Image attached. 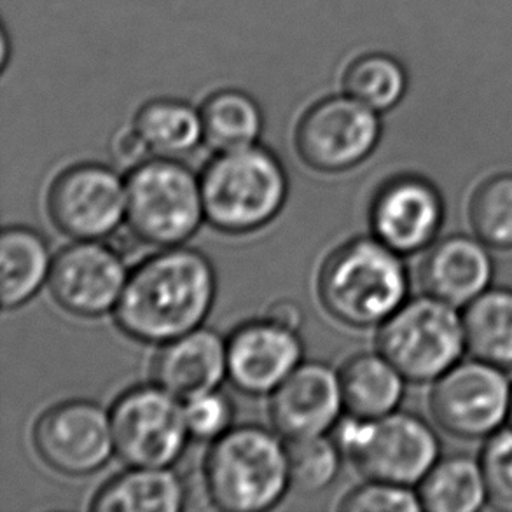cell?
I'll list each match as a JSON object with an SVG mask.
<instances>
[{"mask_svg":"<svg viewBox=\"0 0 512 512\" xmlns=\"http://www.w3.org/2000/svg\"><path fill=\"white\" fill-rule=\"evenodd\" d=\"M151 373L158 387L182 402L208 394L228 376V341L198 327L161 345Z\"/></svg>","mask_w":512,"mask_h":512,"instance_id":"e0dca14e","label":"cell"},{"mask_svg":"<svg viewBox=\"0 0 512 512\" xmlns=\"http://www.w3.org/2000/svg\"><path fill=\"white\" fill-rule=\"evenodd\" d=\"M465 346L474 359L512 371V291L488 289L464 306Z\"/></svg>","mask_w":512,"mask_h":512,"instance_id":"7402d4cb","label":"cell"},{"mask_svg":"<svg viewBox=\"0 0 512 512\" xmlns=\"http://www.w3.org/2000/svg\"><path fill=\"white\" fill-rule=\"evenodd\" d=\"M184 413L189 436L198 441L214 443L215 439L231 429L233 406L219 390H212L184 402Z\"/></svg>","mask_w":512,"mask_h":512,"instance_id":"4dcf8cb0","label":"cell"},{"mask_svg":"<svg viewBox=\"0 0 512 512\" xmlns=\"http://www.w3.org/2000/svg\"><path fill=\"white\" fill-rule=\"evenodd\" d=\"M493 263L488 245L476 236H450L430 245L420 266L423 291L460 308L488 291Z\"/></svg>","mask_w":512,"mask_h":512,"instance_id":"ac0fdd59","label":"cell"},{"mask_svg":"<svg viewBox=\"0 0 512 512\" xmlns=\"http://www.w3.org/2000/svg\"><path fill=\"white\" fill-rule=\"evenodd\" d=\"M200 116L203 139L217 153L256 146L263 130L259 105L242 91L215 93L203 105Z\"/></svg>","mask_w":512,"mask_h":512,"instance_id":"cb8c5ba5","label":"cell"},{"mask_svg":"<svg viewBox=\"0 0 512 512\" xmlns=\"http://www.w3.org/2000/svg\"><path fill=\"white\" fill-rule=\"evenodd\" d=\"M404 376L381 353H362L341 367V395L353 418L373 420L394 413L404 395Z\"/></svg>","mask_w":512,"mask_h":512,"instance_id":"ffe728a7","label":"cell"},{"mask_svg":"<svg viewBox=\"0 0 512 512\" xmlns=\"http://www.w3.org/2000/svg\"><path fill=\"white\" fill-rule=\"evenodd\" d=\"M380 121L355 98L334 97L313 105L301 119L296 147L301 160L319 172H346L373 153Z\"/></svg>","mask_w":512,"mask_h":512,"instance_id":"30bf717a","label":"cell"},{"mask_svg":"<svg viewBox=\"0 0 512 512\" xmlns=\"http://www.w3.org/2000/svg\"><path fill=\"white\" fill-rule=\"evenodd\" d=\"M301 359L298 333L268 319L238 327L228 340V378L245 394H273Z\"/></svg>","mask_w":512,"mask_h":512,"instance_id":"9a60e30c","label":"cell"},{"mask_svg":"<svg viewBox=\"0 0 512 512\" xmlns=\"http://www.w3.org/2000/svg\"><path fill=\"white\" fill-rule=\"evenodd\" d=\"M215 289L214 266L207 257L182 245L170 247L130 273L114 317L133 340L165 345L205 322Z\"/></svg>","mask_w":512,"mask_h":512,"instance_id":"6da1fadb","label":"cell"},{"mask_svg":"<svg viewBox=\"0 0 512 512\" xmlns=\"http://www.w3.org/2000/svg\"><path fill=\"white\" fill-rule=\"evenodd\" d=\"M128 277L116 250L98 240L77 242L53 259L49 292L65 312L95 319L116 310Z\"/></svg>","mask_w":512,"mask_h":512,"instance_id":"4fadbf2b","label":"cell"},{"mask_svg":"<svg viewBox=\"0 0 512 512\" xmlns=\"http://www.w3.org/2000/svg\"><path fill=\"white\" fill-rule=\"evenodd\" d=\"M135 128L151 151L161 154L189 153L203 139L200 114L177 100H154L144 105Z\"/></svg>","mask_w":512,"mask_h":512,"instance_id":"d4e9b609","label":"cell"},{"mask_svg":"<svg viewBox=\"0 0 512 512\" xmlns=\"http://www.w3.org/2000/svg\"><path fill=\"white\" fill-rule=\"evenodd\" d=\"M34 446L55 471L67 476L91 474L116 453L111 415L95 402L56 404L35 423Z\"/></svg>","mask_w":512,"mask_h":512,"instance_id":"7c38bea8","label":"cell"},{"mask_svg":"<svg viewBox=\"0 0 512 512\" xmlns=\"http://www.w3.org/2000/svg\"><path fill=\"white\" fill-rule=\"evenodd\" d=\"M369 217L376 240L401 256H411L434 243L443 226V198L429 180L401 175L380 187Z\"/></svg>","mask_w":512,"mask_h":512,"instance_id":"5bb4252c","label":"cell"},{"mask_svg":"<svg viewBox=\"0 0 512 512\" xmlns=\"http://www.w3.org/2000/svg\"><path fill=\"white\" fill-rule=\"evenodd\" d=\"M416 495L422 511L429 512H474L488 502L479 460L464 455L437 460Z\"/></svg>","mask_w":512,"mask_h":512,"instance_id":"603a6c76","label":"cell"},{"mask_svg":"<svg viewBox=\"0 0 512 512\" xmlns=\"http://www.w3.org/2000/svg\"><path fill=\"white\" fill-rule=\"evenodd\" d=\"M378 350L413 383H429L462 359L464 322L455 306L425 294L411 299L380 326Z\"/></svg>","mask_w":512,"mask_h":512,"instance_id":"8992f818","label":"cell"},{"mask_svg":"<svg viewBox=\"0 0 512 512\" xmlns=\"http://www.w3.org/2000/svg\"><path fill=\"white\" fill-rule=\"evenodd\" d=\"M345 90L373 111H387L404 95L406 76L390 56H360L346 70Z\"/></svg>","mask_w":512,"mask_h":512,"instance_id":"4316f807","label":"cell"},{"mask_svg":"<svg viewBox=\"0 0 512 512\" xmlns=\"http://www.w3.org/2000/svg\"><path fill=\"white\" fill-rule=\"evenodd\" d=\"M289 479L301 493H319L331 486L340 472L341 453L338 443L324 436L303 437L287 441Z\"/></svg>","mask_w":512,"mask_h":512,"instance_id":"83f0119b","label":"cell"},{"mask_svg":"<svg viewBox=\"0 0 512 512\" xmlns=\"http://www.w3.org/2000/svg\"><path fill=\"white\" fill-rule=\"evenodd\" d=\"M51 221L76 242L111 236L126 221V182L102 165H77L60 173L48 193Z\"/></svg>","mask_w":512,"mask_h":512,"instance_id":"8fae6325","label":"cell"},{"mask_svg":"<svg viewBox=\"0 0 512 512\" xmlns=\"http://www.w3.org/2000/svg\"><path fill=\"white\" fill-rule=\"evenodd\" d=\"M341 511L350 512H416L422 504L409 486L371 481L346 495Z\"/></svg>","mask_w":512,"mask_h":512,"instance_id":"f546056e","label":"cell"},{"mask_svg":"<svg viewBox=\"0 0 512 512\" xmlns=\"http://www.w3.org/2000/svg\"><path fill=\"white\" fill-rule=\"evenodd\" d=\"M53 268L48 243L34 229L13 226L0 238V299L6 310L25 305L41 291Z\"/></svg>","mask_w":512,"mask_h":512,"instance_id":"d6986e66","label":"cell"},{"mask_svg":"<svg viewBox=\"0 0 512 512\" xmlns=\"http://www.w3.org/2000/svg\"><path fill=\"white\" fill-rule=\"evenodd\" d=\"M186 504V488L170 467H132L107 483L93 499L100 512H177Z\"/></svg>","mask_w":512,"mask_h":512,"instance_id":"44dd1931","label":"cell"},{"mask_svg":"<svg viewBox=\"0 0 512 512\" xmlns=\"http://www.w3.org/2000/svg\"><path fill=\"white\" fill-rule=\"evenodd\" d=\"M336 443L362 476L392 485H418L439 460L434 430L408 413L362 420L350 416L338 427Z\"/></svg>","mask_w":512,"mask_h":512,"instance_id":"52a82bcc","label":"cell"},{"mask_svg":"<svg viewBox=\"0 0 512 512\" xmlns=\"http://www.w3.org/2000/svg\"><path fill=\"white\" fill-rule=\"evenodd\" d=\"M507 422L512 427V387H511V399H509V415H507Z\"/></svg>","mask_w":512,"mask_h":512,"instance_id":"836d02e7","label":"cell"},{"mask_svg":"<svg viewBox=\"0 0 512 512\" xmlns=\"http://www.w3.org/2000/svg\"><path fill=\"white\" fill-rule=\"evenodd\" d=\"M472 233L492 249H512V173L483 180L469 201Z\"/></svg>","mask_w":512,"mask_h":512,"instance_id":"484cf974","label":"cell"},{"mask_svg":"<svg viewBox=\"0 0 512 512\" xmlns=\"http://www.w3.org/2000/svg\"><path fill=\"white\" fill-rule=\"evenodd\" d=\"M205 219L201 179L173 160L144 161L126 179V224L140 242L180 247Z\"/></svg>","mask_w":512,"mask_h":512,"instance_id":"5b68a950","label":"cell"},{"mask_svg":"<svg viewBox=\"0 0 512 512\" xmlns=\"http://www.w3.org/2000/svg\"><path fill=\"white\" fill-rule=\"evenodd\" d=\"M149 153H151V147L147 144L146 139L137 132L135 126L130 130L116 133V137L112 139V160L116 161L118 167L128 168L130 172L147 161Z\"/></svg>","mask_w":512,"mask_h":512,"instance_id":"1f68e13d","label":"cell"},{"mask_svg":"<svg viewBox=\"0 0 512 512\" xmlns=\"http://www.w3.org/2000/svg\"><path fill=\"white\" fill-rule=\"evenodd\" d=\"M479 465L488 504L499 511L512 512V427L488 437Z\"/></svg>","mask_w":512,"mask_h":512,"instance_id":"f1b7e54d","label":"cell"},{"mask_svg":"<svg viewBox=\"0 0 512 512\" xmlns=\"http://www.w3.org/2000/svg\"><path fill=\"white\" fill-rule=\"evenodd\" d=\"M111 420L116 455L130 467H170L191 437L184 402L156 383L119 397Z\"/></svg>","mask_w":512,"mask_h":512,"instance_id":"ba28073f","label":"cell"},{"mask_svg":"<svg viewBox=\"0 0 512 512\" xmlns=\"http://www.w3.org/2000/svg\"><path fill=\"white\" fill-rule=\"evenodd\" d=\"M345 409L340 373L326 364H299L271 394V422L287 441L324 436Z\"/></svg>","mask_w":512,"mask_h":512,"instance_id":"2e32d148","label":"cell"},{"mask_svg":"<svg viewBox=\"0 0 512 512\" xmlns=\"http://www.w3.org/2000/svg\"><path fill=\"white\" fill-rule=\"evenodd\" d=\"M205 483L222 511H268L291 486L287 446L261 427L229 429L208 451Z\"/></svg>","mask_w":512,"mask_h":512,"instance_id":"277c9868","label":"cell"},{"mask_svg":"<svg viewBox=\"0 0 512 512\" xmlns=\"http://www.w3.org/2000/svg\"><path fill=\"white\" fill-rule=\"evenodd\" d=\"M322 305L346 326H381L408 298L401 254L376 238H357L327 257L319 275Z\"/></svg>","mask_w":512,"mask_h":512,"instance_id":"7a4b0ae2","label":"cell"},{"mask_svg":"<svg viewBox=\"0 0 512 512\" xmlns=\"http://www.w3.org/2000/svg\"><path fill=\"white\" fill-rule=\"evenodd\" d=\"M266 319L277 324V326L285 327L289 331L298 333L299 327L303 324V312L296 303L292 301H277L268 308Z\"/></svg>","mask_w":512,"mask_h":512,"instance_id":"d6a6232c","label":"cell"},{"mask_svg":"<svg viewBox=\"0 0 512 512\" xmlns=\"http://www.w3.org/2000/svg\"><path fill=\"white\" fill-rule=\"evenodd\" d=\"M200 179L205 219L231 235L266 226L280 214L289 191L284 165L257 146L219 153Z\"/></svg>","mask_w":512,"mask_h":512,"instance_id":"3957f363","label":"cell"},{"mask_svg":"<svg viewBox=\"0 0 512 512\" xmlns=\"http://www.w3.org/2000/svg\"><path fill=\"white\" fill-rule=\"evenodd\" d=\"M511 385L499 367L464 360L434 381L430 411L437 425L460 439H488L507 422Z\"/></svg>","mask_w":512,"mask_h":512,"instance_id":"9c48e42d","label":"cell"}]
</instances>
